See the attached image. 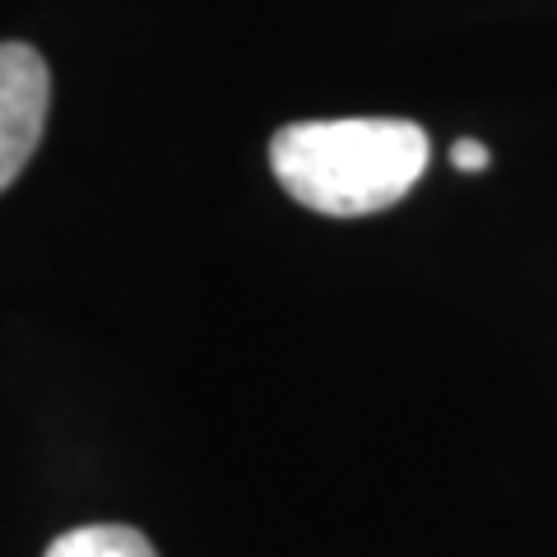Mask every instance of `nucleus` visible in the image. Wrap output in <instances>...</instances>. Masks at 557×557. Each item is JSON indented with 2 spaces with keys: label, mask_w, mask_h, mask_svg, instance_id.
Instances as JSON below:
<instances>
[{
  "label": "nucleus",
  "mask_w": 557,
  "mask_h": 557,
  "mask_svg": "<svg viewBox=\"0 0 557 557\" xmlns=\"http://www.w3.org/2000/svg\"><path fill=\"white\" fill-rule=\"evenodd\" d=\"M270 168L298 205L362 219L413 190L428 168V135L399 116L298 121L270 139Z\"/></svg>",
  "instance_id": "1"
},
{
  "label": "nucleus",
  "mask_w": 557,
  "mask_h": 557,
  "mask_svg": "<svg viewBox=\"0 0 557 557\" xmlns=\"http://www.w3.org/2000/svg\"><path fill=\"white\" fill-rule=\"evenodd\" d=\"M51 108L47 61L28 42H0V190L28 168Z\"/></svg>",
  "instance_id": "2"
},
{
  "label": "nucleus",
  "mask_w": 557,
  "mask_h": 557,
  "mask_svg": "<svg viewBox=\"0 0 557 557\" xmlns=\"http://www.w3.org/2000/svg\"><path fill=\"white\" fill-rule=\"evenodd\" d=\"M47 557H159L153 544L131 525H79L61 534Z\"/></svg>",
  "instance_id": "3"
},
{
  "label": "nucleus",
  "mask_w": 557,
  "mask_h": 557,
  "mask_svg": "<svg viewBox=\"0 0 557 557\" xmlns=\"http://www.w3.org/2000/svg\"><path fill=\"white\" fill-rule=\"evenodd\" d=\"M450 163H456L460 172H483L487 163H493V153H487L479 139H460V145L450 149Z\"/></svg>",
  "instance_id": "4"
}]
</instances>
